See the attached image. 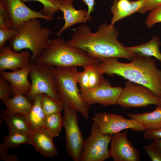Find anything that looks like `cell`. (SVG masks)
Wrapping results in <instances>:
<instances>
[{"instance_id": "9c48e42d", "label": "cell", "mask_w": 161, "mask_h": 161, "mask_svg": "<svg viewBox=\"0 0 161 161\" xmlns=\"http://www.w3.org/2000/svg\"><path fill=\"white\" fill-rule=\"evenodd\" d=\"M89 136L85 140L80 161H104L110 157L108 148L112 135L104 134L94 122Z\"/></svg>"}, {"instance_id": "4dcf8cb0", "label": "cell", "mask_w": 161, "mask_h": 161, "mask_svg": "<svg viewBox=\"0 0 161 161\" xmlns=\"http://www.w3.org/2000/svg\"><path fill=\"white\" fill-rule=\"evenodd\" d=\"M11 27L12 24L8 13L3 0H0V28L7 29Z\"/></svg>"}, {"instance_id": "836d02e7", "label": "cell", "mask_w": 161, "mask_h": 161, "mask_svg": "<svg viewBox=\"0 0 161 161\" xmlns=\"http://www.w3.org/2000/svg\"><path fill=\"white\" fill-rule=\"evenodd\" d=\"M143 3L138 12L145 14L161 5V0H143Z\"/></svg>"}, {"instance_id": "8fae6325", "label": "cell", "mask_w": 161, "mask_h": 161, "mask_svg": "<svg viewBox=\"0 0 161 161\" xmlns=\"http://www.w3.org/2000/svg\"><path fill=\"white\" fill-rule=\"evenodd\" d=\"M120 86H111L107 79L96 88L80 93L83 100L89 105L98 103L103 106L117 104L118 99L123 90Z\"/></svg>"}, {"instance_id": "ac0fdd59", "label": "cell", "mask_w": 161, "mask_h": 161, "mask_svg": "<svg viewBox=\"0 0 161 161\" xmlns=\"http://www.w3.org/2000/svg\"><path fill=\"white\" fill-rule=\"evenodd\" d=\"M143 0H114L110 10L113 15L110 25L114 26L116 22L138 12L142 6Z\"/></svg>"}, {"instance_id": "f546056e", "label": "cell", "mask_w": 161, "mask_h": 161, "mask_svg": "<svg viewBox=\"0 0 161 161\" xmlns=\"http://www.w3.org/2000/svg\"><path fill=\"white\" fill-rule=\"evenodd\" d=\"M19 32L18 29L11 27L5 29L0 28V48L5 46L6 41L16 36Z\"/></svg>"}, {"instance_id": "e575fe53", "label": "cell", "mask_w": 161, "mask_h": 161, "mask_svg": "<svg viewBox=\"0 0 161 161\" xmlns=\"http://www.w3.org/2000/svg\"><path fill=\"white\" fill-rule=\"evenodd\" d=\"M144 148L152 161H161V152L152 144L145 145Z\"/></svg>"}, {"instance_id": "8992f818", "label": "cell", "mask_w": 161, "mask_h": 161, "mask_svg": "<svg viewBox=\"0 0 161 161\" xmlns=\"http://www.w3.org/2000/svg\"><path fill=\"white\" fill-rule=\"evenodd\" d=\"M29 66L31 86L29 93L24 95L28 100L33 104L35 95L45 94L55 100L63 103L56 89L54 66L36 63L34 61H30Z\"/></svg>"}, {"instance_id": "6da1fadb", "label": "cell", "mask_w": 161, "mask_h": 161, "mask_svg": "<svg viewBox=\"0 0 161 161\" xmlns=\"http://www.w3.org/2000/svg\"><path fill=\"white\" fill-rule=\"evenodd\" d=\"M119 35L118 30L106 23L101 24L95 32H92L89 26L82 24L73 30L66 42L100 60L111 57L132 59L134 55L118 41Z\"/></svg>"}, {"instance_id": "484cf974", "label": "cell", "mask_w": 161, "mask_h": 161, "mask_svg": "<svg viewBox=\"0 0 161 161\" xmlns=\"http://www.w3.org/2000/svg\"><path fill=\"white\" fill-rule=\"evenodd\" d=\"M64 105L48 95L42 94L41 105L45 115L60 112L63 109Z\"/></svg>"}, {"instance_id": "83f0119b", "label": "cell", "mask_w": 161, "mask_h": 161, "mask_svg": "<svg viewBox=\"0 0 161 161\" xmlns=\"http://www.w3.org/2000/svg\"><path fill=\"white\" fill-rule=\"evenodd\" d=\"M98 63L90 65L89 75V86L90 89L96 88L105 80L103 76V73L100 69Z\"/></svg>"}, {"instance_id": "3957f363", "label": "cell", "mask_w": 161, "mask_h": 161, "mask_svg": "<svg viewBox=\"0 0 161 161\" xmlns=\"http://www.w3.org/2000/svg\"><path fill=\"white\" fill-rule=\"evenodd\" d=\"M35 62L59 67H83L99 63L100 60L92 57L84 50L68 44L59 38L50 40L42 54Z\"/></svg>"}, {"instance_id": "74e56055", "label": "cell", "mask_w": 161, "mask_h": 161, "mask_svg": "<svg viewBox=\"0 0 161 161\" xmlns=\"http://www.w3.org/2000/svg\"><path fill=\"white\" fill-rule=\"evenodd\" d=\"M9 150L3 143L0 144V159L4 160L6 156L9 154Z\"/></svg>"}, {"instance_id": "ab89813d", "label": "cell", "mask_w": 161, "mask_h": 161, "mask_svg": "<svg viewBox=\"0 0 161 161\" xmlns=\"http://www.w3.org/2000/svg\"><path fill=\"white\" fill-rule=\"evenodd\" d=\"M4 160L5 161H18L19 160L16 155L8 154L6 156Z\"/></svg>"}, {"instance_id": "d6a6232c", "label": "cell", "mask_w": 161, "mask_h": 161, "mask_svg": "<svg viewBox=\"0 0 161 161\" xmlns=\"http://www.w3.org/2000/svg\"><path fill=\"white\" fill-rule=\"evenodd\" d=\"M13 94L10 82L0 76V99L3 101L10 98Z\"/></svg>"}, {"instance_id": "7402d4cb", "label": "cell", "mask_w": 161, "mask_h": 161, "mask_svg": "<svg viewBox=\"0 0 161 161\" xmlns=\"http://www.w3.org/2000/svg\"><path fill=\"white\" fill-rule=\"evenodd\" d=\"M42 96V94H40L35 96L32 107L25 115L31 132L43 126L45 115L41 105Z\"/></svg>"}, {"instance_id": "d590c367", "label": "cell", "mask_w": 161, "mask_h": 161, "mask_svg": "<svg viewBox=\"0 0 161 161\" xmlns=\"http://www.w3.org/2000/svg\"><path fill=\"white\" fill-rule=\"evenodd\" d=\"M144 132L143 137L145 140L161 139V128L154 130H150L146 129Z\"/></svg>"}, {"instance_id": "ffe728a7", "label": "cell", "mask_w": 161, "mask_h": 161, "mask_svg": "<svg viewBox=\"0 0 161 161\" xmlns=\"http://www.w3.org/2000/svg\"><path fill=\"white\" fill-rule=\"evenodd\" d=\"M0 116L7 124L9 131H18L30 134L31 131L25 115L6 109L1 111Z\"/></svg>"}, {"instance_id": "d4e9b609", "label": "cell", "mask_w": 161, "mask_h": 161, "mask_svg": "<svg viewBox=\"0 0 161 161\" xmlns=\"http://www.w3.org/2000/svg\"><path fill=\"white\" fill-rule=\"evenodd\" d=\"M30 134L20 131H10L9 134L5 137L3 143L9 149L18 147L22 144H30Z\"/></svg>"}, {"instance_id": "d6986e66", "label": "cell", "mask_w": 161, "mask_h": 161, "mask_svg": "<svg viewBox=\"0 0 161 161\" xmlns=\"http://www.w3.org/2000/svg\"><path fill=\"white\" fill-rule=\"evenodd\" d=\"M127 115L143 125L146 129L154 130L161 128V106H157L151 112L128 114Z\"/></svg>"}, {"instance_id": "7a4b0ae2", "label": "cell", "mask_w": 161, "mask_h": 161, "mask_svg": "<svg viewBox=\"0 0 161 161\" xmlns=\"http://www.w3.org/2000/svg\"><path fill=\"white\" fill-rule=\"evenodd\" d=\"M117 58L100 60L98 66L109 76L117 75L130 81L149 88L161 98V70L157 67L155 60L150 57L135 55L130 63H121Z\"/></svg>"}, {"instance_id": "7c38bea8", "label": "cell", "mask_w": 161, "mask_h": 161, "mask_svg": "<svg viewBox=\"0 0 161 161\" xmlns=\"http://www.w3.org/2000/svg\"><path fill=\"white\" fill-rule=\"evenodd\" d=\"M128 131L112 135L109 149L110 157L114 161H140V154L128 139Z\"/></svg>"}, {"instance_id": "5b68a950", "label": "cell", "mask_w": 161, "mask_h": 161, "mask_svg": "<svg viewBox=\"0 0 161 161\" xmlns=\"http://www.w3.org/2000/svg\"><path fill=\"white\" fill-rule=\"evenodd\" d=\"M78 66L55 68L54 74L57 92L64 105L76 110L85 120L89 118L90 105L82 99L77 86Z\"/></svg>"}, {"instance_id": "4fadbf2b", "label": "cell", "mask_w": 161, "mask_h": 161, "mask_svg": "<svg viewBox=\"0 0 161 161\" xmlns=\"http://www.w3.org/2000/svg\"><path fill=\"white\" fill-rule=\"evenodd\" d=\"M3 1L10 16L12 28L18 29L24 22L34 18L51 21L40 11L30 9L21 0H3Z\"/></svg>"}, {"instance_id": "e0dca14e", "label": "cell", "mask_w": 161, "mask_h": 161, "mask_svg": "<svg viewBox=\"0 0 161 161\" xmlns=\"http://www.w3.org/2000/svg\"><path fill=\"white\" fill-rule=\"evenodd\" d=\"M29 66L11 72L2 71L0 75L10 83V87L13 94L26 95L30 92L31 84L28 81V76L30 72Z\"/></svg>"}, {"instance_id": "ba28073f", "label": "cell", "mask_w": 161, "mask_h": 161, "mask_svg": "<svg viewBox=\"0 0 161 161\" xmlns=\"http://www.w3.org/2000/svg\"><path fill=\"white\" fill-rule=\"evenodd\" d=\"M63 109V126L65 131L66 150L73 161H80L85 140L78 124L77 111L65 105Z\"/></svg>"}, {"instance_id": "277c9868", "label": "cell", "mask_w": 161, "mask_h": 161, "mask_svg": "<svg viewBox=\"0 0 161 161\" xmlns=\"http://www.w3.org/2000/svg\"><path fill=\"white\" fill-rule=\"evenodd\" d=\"M20 32L9 41L8 46L13 51L18 52L27 49L32 53L30 61H35L41 56L48 46L51 33L50 29L42 27L38 18L27 21L18 28Z\"/></svg>"}, {"instance_id": "4316f807", "label": "cell", "mask_w": 161, "mask_h": 161, "mask_svg": "<svg viewBox=\"0 0 161 161\" xmlns=\"http://www.w3.org/2000/svg\"><path fill=\"white\" fill-rule=\"evenodd\" d=\"M24 1H34L41 4L43 8L40 10L41 13L49 18L51 20L54 18V14L60 10L61 5V0H21Z\"/></svg>"}, {"instance_id": "1f68e13d", "label": "cell", "mask_w": 161, "mask_h": 161, "mask_svg": "<svg viewBox=\"0 0 161 161\" xmlns=\"http://www.w3.org/2000/svg\"><path fill=\"white\" fill-rule=\"evenodd\" d=\"M161 22V5L150 11L145 21V24L148 28L152 27L154 25Z\"/></svg>"}, {"instance_id": "5bb4252c", "label": "cell", "mask_w": 161, "mask_h": 161, "mask_svg": "<svg viewBox=\"0 0 161 161\" xmlns=\"http://www.w3.org/2000/svg\"><path fill=\"white\" fill-rule=\"evenodd\" d=\"M30 56L27 51L15 52L9 46H4L0 48V72L7 69L15 71L28 66Z\"/></svg>"}, {"instance_id": "f35d334b", "label": "cell", "mask_w": 161, "mask_h": 161, "mask_svg": "<svg viewBox=\"0 0 161 161\" xmlns=\"http://www.w3.org/2000/svg\"><path fill=\"white\" fill-rule=\"evenodd\" d=\"M161 152V139H155L151 143Z\"/></svg>"}, {"instance_id": "603a6c76", "label": "cell", "mask_w": 161, "mask_h": 161, "mask_svg": "<svg viewBox=\"0 0 161 161\" xmlns=\"http://www.w3.org/2000/svg\"><path fill=\"white\" fill-rule=\"evenodd\" d=\"M3 102L7 110L25 115L30 112L33 105L24 96L21 94H13L12 97Z\"/></svg>"}, {"instance_id": "8d00e7d4", "label": "cell", "mask_w": 161, "mask_h": 161, "mask_svg": "<svg viewBox=\"0 0 161 161\" xmlns=\"http://www.w3.org/2000/svg\"><path fill=\"white\" fill-rule=\"evenodd\" d=\"M88 7L87 16L90 17V14L93 12L94 9L95 4V0H80Z\"/></svg>"}, {"instance_id": "cb8c5ba5", "label": "cell", "mask_w": 161, "mask_h": 161, "mask_svg": "<svg viewBox=\"0 0 161 161\" xmlns=\"http://www.w3.org/2000/svg\"><path fill=\"white\" fill-rule=\"evenodd\" d=\"M43 126L54 137L58 136L63 126V117L60 112L45 115Z\"/></svg>"}, {"instance_id": "9a60e30c", "label": "cell", "mask_w": 161, "mask_h": 161, "mask_svg": "<svg viewBox=\"0 0 161 161\" xmlns=\"http://www.w3.org/2000/svg\"><path fill=\"white\" fill-rule=\"evenodd\" d=\"M53 136L44 126L30 133V144L41 154L52 157L58 154L53 141Z\"/></svg>"}, {"instance_id": "f1b7e54d", "label": "cell", "mask_w": 161, "mask_h": 161, "mask_svg": "<svg viewBox=\"0 0 161 161\" xmlns=\"http://www.w3.org/2000/svg\"><path fill=\"white\" fill-rule=\"evenodd\" d=\"M91 65L86 66L83 72H79L78 74L77 79L79 84L80 93L86 92L89 89V75Z\"/></svg>"}, {"instance_id": "2e32d148", "label": "cell", "mask_w": 161, "mask_h": 161, "mask_svg": "<svg viewBox=\"0 0 161 161\" xmlns=\"http://www.w3.org/2000/svg\"><path fill=\"white\" fill-rule=\"evenodd\" d=\"M74 0H61L60 10L64 15L65 21L64 26L56 33L58 36H61L67 28L75 24L85 23L91 19L92 18L87 16L88 11L86 10H76L74 7L72 2Z\"/></svg>"}, {"instance_id": "44dd1931", "label": "cell", "mask_w": 161, "mask_h": 161, "mask_svg": "<svg viewBox=\"0 0 161 161\" xmlns=\"http://www.w3.org/2000/svg\"><path fill=\"white\" fill-rule=\"evenodd\" d=\"M160 44L159 38L153 36L151 40L146 43L125 47L128 51L134 55L150 57H153L161 62V53L159 50Z\"/></svg>"}, {"instance_id": "30bf717a", "label": "cell", "mask_w": 161, "mask_h": 161, "mask_svg": "<svg viewBox=\"0 0 161 161\" xmlns=\"http://www.w3.org/2000/svg\"><path fill=\"white\" fill-rule=\"evenodd\" d=\"M92 120L104 134L113 135L128 129L133 131H144L146 129L135 120L125 118L123 116L105 112L95 113Z\"/></svg>"}, {"instance_id": "52a82bcc", "label": "cell", "mask_w": 161, "mask_h": 161, "mask_svg": "<svg viewBox=\"0 0 161 161\" xmlns=\"http://www.w3.org/2000/svg\"><path fill=\"white\" fill-rule=\"evenodd\" d=\"M117 104L123 108L144 107L151 104L161 106V98L155 95L148 87L127 80Z\"/></svg>"}]
</instances>
